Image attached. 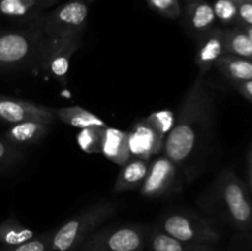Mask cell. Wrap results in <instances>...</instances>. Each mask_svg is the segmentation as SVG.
I'll return each instance as SVG.
<instances>
[{"mask_svg": "<svg viewBox=\"0 0 252 251\" xmlns=\"http://www.w3.org/2000/svg\"><path fill=\"white\" fill-rule=\"evenodd\" d=\"M211 97L203 76H197L185 95L175 125L164 142V155L176 165H184L194 155L209 126Z\"/></svg>", "mask_w": 252, "mask_h": 251, "instance_id": "1", "label": "cell"}, {"mask_svg": "<svg viewBox=\"0 0 252 251\" xmlns=\"http://www.w3.org/2000/svg\"><path fill=\"white\" fill-rule=\"evenodd\" d=\"M116 212L117 204L113 202H97L84 208L53 230L51 251H76L91 234L115 216Z\"/></svg>", "mask_w": 252, "mask_h": 251, "instance_id": "2", "label": "cell"}, {"mask_svg": "<svg viewBox=\"0 0 252 251\" xmlns=\"http://www.w3.org/2000/svg\"><path fill=\"white\" fill-rule=\"evenodd\" d=\"M150 226L121 224L91 234L76 251H144Z\"/></svg>", "mask_w": 252, "mask_h": 251, "instance_id": "3", "label": "cell"}, {"mask_svg": "<svg viewBox=\"0 0 252 251\" xmlns=\"http://www.w3.org/2000/svg\"><path fill=\"white\" fill-rule=\"evenodd\" d=\"M158 228L172 238L192 244L216 245L220 240L218 230L202 217L189 212H172L162 217Z\"/></svg>", "mask_w": 252, "mask_h": 251, "instance_id": "4", "label": "cell"}, {"mask_svg": "<svg viewBox=\"0 0 252 251\" xmlns=\"http://www.w3.org/2000/svg\"><path fill=\"white\" fill-rule=\"evenodd\" d=\"M89 6L85 0H70L47 15L38 17V30L47 37L81 36L88 24Z\"/></svg>", "mask_w": 252, "mask_h": 251, "instance_id": "5", "label": "cell"}, {"mask_svg": "<svg viewBox=\"0 0 252 251\" xmlns=\"http://www.w3.org/2000/svg\"><path fill=\"white\" fill-rule=\"evenodd\" d=\"M81 36H42L38 48L39 66L46 74L62 84L66 83L69 64L80 47Z\"/></svg>", "mask_w": 252, "mask_h": 251, "instance_id": "6", "label": "cell"}, {"mask_svg": "<svg viewBox=\"0 0 252 251\" xmlns=\"http://www.w3.org/2000/svg\"><path fill=\"white\" fill-rule=\"evenodd\" d=\"M41 31L0 32V70L26 65L33 57H38Z\"/></svg>", "mask_w": 252, "mask_h": 251, "instance_id": "7", "label": "cell"}, {"mask_svg": "<svg viewBox=\"0 0 252 251\" xmlns=\"http://www.w3.org/2000/svg\"><path fill=\"white\" fill-rule=\"evenodd\" d=\"M219 196L231 223L240 230L252 229V203L245 186L231 171H225L219 181Z\"/></svg>", "mask_w": 252, "mask_h": 251, "instance_id": "8", "label": "cell"}, {"mask_svg": "<svg viewBox=\"0 0 252 251\" xmlns=\"http://www.w3.org/2000/svg\"><path fill=\"white\" fill-rule=\"evenodd\" d=\"M53 108L14 96L0 95V120L16 125L21 122H41L53 125L56 121Z\"/></svg>", "mask_w": 252, "mask_h": 251, "instance_id": "9", "label": "cell"}, {"mask_svg": "<svg viewBox=\"0 0 252 251\" xmlns=\"http://www.w3.org/2000/svg\"><path fill=\"white\" fill-rule=\"evenodd\" d=\"M177 179V165L166 155L158 157L149 165L148 175L140 187V194L147 198L166 196L174 189Z\"/></svg>", "mask_w": 252, "mask_h": 251, "instance_id": "10", "label": "cell"}, {"mask_svg": "<svg viewBox=\"0 0 252 251\" xmlns=\"http://www.w3.org/2000/svg\"><path fill=\"white\" fill-rule=\"evenodd\" d=\"M225 54V30L213 27L201 34L197 47L196 64L198 66V75L203 76L216 68L219 59Z\"/></svg>", "mask_w": 252, "mask_h": 251, "instance_id": "11", "label": "cell"}, {"mask_svg": "<svg viewBox=\"0 0 252 251\" xmlns=\"http://www.w3.org/2000/svg\"><path fill=\"white\" fill-rule=\"evenodd\" d=\"M165 138L158 134L153 128L145 125L143 120L135 123L128 132V147L130 157L149 160L153 155H158L164 149Z\"/></svg>", "mask_w": 252, "mask_h": 251, "instance_id": "12", "label": "cell"}, {"mask_svg": "<svg viewBox=\"0 0 252 251\" xmlns=\"http://www.w3.org/2000/svg\"><path fill=\"white\" fill-rule=\"evenodd\" d=\"M101 154L116 165H123L129 161L130 152L128 147V132L112 127H105L102 135Z\"/></svg>", "mask_w": 252, "mask_h": 251, "instance_id": "13", "label": "cell"}, {"mask_svg": "<svg viewBox=\"0 0 252 251\" xmlns=\"http://www.w3.org/2000/svg\"><path fill=\"white\" fill-rule=\"evenodd\" d=\"M147 249H149V251H217L216 245L186 243L172 238L160 230L157 225L149 228Z\"/></svg>", "mask_w": 252, "mask_h": 251, "instance_id": "14", "label": "cell"}, {"mask_svg": "<svg viewBox=\"0 0 252 251\" xmlns=\"http://www.w3.org/2000/svg\"><path fill=\"white\" fill-rule=\"evenodd\" d=\"M149 165L148 160L130 157L129 161L126 162L121 169L113 186V192L121 193V192L140 189L148 175Z\"/></svg>", "mask_w": 252, "mask_h": 251, "instance_id": "15", "label": "cell"}, {"mask_svg": "<svg viewBox=\"0 0 252 251\" xmlns=\"http://www.w3.org/2000/svg\"><path fill=\"white\" fill-rule=\"evenodd\" d=\"M186 17L189 27L199 34L216 27L217 17L213 5L206 0H187Z\"/></svg>", "mask_w": 252, "mask_h": 251, "instance_id": "16", "label": "cell"}, {"mask_svg": "<svg viewBox=\"0 0 252 251\" xmlns=\"http://www.w3.org/2000/svg\"><path fill=\"white\" fill-rule=\"evenodd\" d=\"M51 125L41 122H21L12 125L6 130L4 139L14 145H30L39 142L49 132Z\"/></svg>", "mask_w": 252, "mask_h": 251, "instance_id": "17", "label": "cell"}, {"mask_svg": "<svg viewBox=\"0 0 252 251\" xmlns=\"http://www.w3.org/2000/svg\"><path fill=\"white\" fill-rule=\"evenodd\" d=\"M54 113L62 122L80 129L89 127H107V123L102 118L80 106H66V107L57 108L54 110Z\"/></svg>", "mask_w": 252, "mask_h": 251, "instance_id": "18", "label": "cell"}, {"mask_svg": "<svg viewBox=\"0 0 252 251\" xmlns=\"http://www.w3.org/2000/svg\"><path fill=\"white\" fill-rule=\"evenodd\" d=\"M216 68L235 84L252 80V61L250 59L224 54L218 61Z\"/></svg>", "mask_w": 252, "mask_h": 251, "instance_id": "19", "label": "cell"}, {"mask_svg": "<svg viewBox=\"0 0 252 251\" xmlns=\"http://www.w3.org/2000/svg\"><path fill=\"white\" fill-rule=\"evenodd\" d=\"M36 235L32 229L17 220L15 217L0 221V244L5 248L16 246L20 244L29 241Z\"/></svg>", "mask_w": 252, "mask_h": 251, "instance_id": "20", "label": "cell"}, {"mask_svg": "<svg viewBox=\"0 0 252 251\" xmlns=\"http://www.w3.org/2000/svg\"><path fill=\"white\" fill-rule=\"evenodd\" d=\"M225 54L252 61V39L241 27L225 30Z\"/></svg>", "mask_w": 252, "mask_h": 251, "instance_id": "21", "label": "cell"}, {"mask_svg": "<svg viewBox=\"0 0 252 251\" xmlns=\"http://www.w3.org/2000/svg\"><path fill=\"white\" fill-rule=\"evenodd\" d=\"M42 10L37 0H0V14L10 17L33 16Z\"/></svg>", "mask_w": 252, "mask_h": 251, "instance_id": "22", "label": "cell"}, {"mask_svg": "<svg viewBox=\"0 0 252 251\" xmlns=\"http://www.w3.org/2000/svg\"><path fill=\"white\" fill-rule=\"evenodd\" d=\"M175 120H176V115L172 111L160 110L155 111V112L150 113L148 117L143 118V122L149 126L150 128H153L162 138H166L174 127Z\"/></svg>", "mask_w": 252, "mask_h": 251, "instance_id": "23", "label": "cell"}, {"mask_svg": "<svg viewBox=\"0 0 252 251\" xmlns=\"http://www.w3.org/2000/svg\"><path fill=\"white\" fill-rule=\"evenodd\" d=\"M103 129L105 127L83 128L76 135V142H78L79 147L88 154L101 153Z\"/></svg>", "mask_w": 252, "mask_h": 251, "instance_id": "24", "label": "cell"}, {"mask_svg": "<svg viewBox=\"0 0 252 251\" xmlns=\"http://www.w3.org/2000/svg\"><path fill=\"white\" fill-rule=\"evenodd\" d=\"M52 235H53V230L47 231L39 235H34L29 241H25L20 245L10 246V248L1 246L0 251H51Z\"/></svg>", "mask_w": 252, "mask_h": 251, "instance_id": "25", "label": "cell"}, {"mask_svg": "<svg viewBox=\"0 0 252 251\" xmlns=\"http://www.w3.org/2000/svg\"><path fill=\"white\" fill-rule=\"evenodd\" d=\"M213 5L217 20L224 25L236 24L238 20V0H216Z\"/></svg>", "mask_w": 252, "mask_h": 251, "instance_id": "26", "label": "cell"}, {"mask_svg": "<svg viewBox=\"0 0 252 251\" xmlns=\"http://www.w3.org/2000/svg\"><path fill=\"white\" fill-rule=\"evenodd\" d=\"M150 7L161 16L176 20L181 16V4L179 0H145Z\"/></svg>", "mask_w": 252, "mask_h": 251, "instance_id": "27", "label": "cell"}, {"mask_svg": "<svg viewBox=\"0 0 252 251\" xmlns=\"http://www.w3.org/2000/svg\"><path fill=\"white\" fill-rule=\"evenodd\" d=\"M20 152L16 145L11 144L6 139H0V169L11 165L19 157Z\"/></svg>", "mask_w": 252, "mask_h": 251, "instance_id": "28", "label": "cell"}, {"mask_svg": "<svg viewBox=\"0 0 252 251\" xmlns=\"http://www.w3.org/2000/svg\"><path fill=\"white\" fill-rule=\"evenodd\" d=\"M238 26H252V0H238Z\"/></svg>", "mask_w": 252, "mask_h": 251, "instance_id": "29", "label": "cell"}, {"mask_svg": "<svg viewBox=\"0 0 252 251\" xmlns=\"http://www.w3.org/2000/svg\"><path fill=\"white\" fill-rule=\"evenodd\" d=\"M235 86L236 89H238L239 93H240L244 97L252 101V80L235 84Z\"/></svg>", "mask_w": 252, "mask_h": 251, "instance_id": "30", "label": "cell"}, {"mask_svg": "<svg viewBox=\"0 0 252 251\" xmlns=\"http://www.w3.org/2000/svg\"><path fill=\"white\" fill-rule=\"evenodd\" d=\"M57 1H58V0H37V2H38L39 6H41L42 9H44V7L52 6V5L56 4Z\"/></svg>", "mask_w": 252, "mask_h": 251, "instance_id": "31", "label": "cell"}, {"mask_svg": "<svg viewBox=\"0 0 252 251\" xmlns=\"http://www.w3.org/2000/svg\"><path fill=\"white\" fill-rule=\"evenodd\" d=\"M239 27H241V29L246 32V34H248V36L252 39V26H239Z\"/></svg>", "mask_w": 252, "mask_h": 251, "instance_id": "32", "label": "cell"}, {"mask_svg": "<svg viewBox=\"0 0 252 251\" xmlns=\"http://www.w3.org/2000/svg\"><path fill=\"white\" fill-rule=\"evenodd\" d=\"M252 182V154L250 157V184Z\"/></svg>", "mask_w": 252, "mask_h": 251, "instance_id": "33", "label": "cell"}, {"mask_svg": "<svg viewBox=\"0 0 252 251\" xmlns=\"http://www.w3.org/2000/svg\"><path fill=\"white\" fill-rule=\"evenodd\" d=\"M250 185H251V188H252V182H251V184H250Z\"/></svg>", "mask_w": 252, "mask_h": 251, "instance_id": "34", "label": "cell"}]
</instances>
